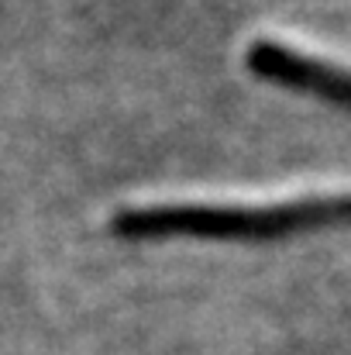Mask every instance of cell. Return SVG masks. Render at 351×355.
Instances as JSON below:
<instances>
[{"label":"cell","instance_id":"cell-1","mask_svg":"<svg viewBox=\"0 0 351 355\" xmlns=\"http://www.w3.org/2000/svg\"><path fill=\"white\" fill-rule=\"evenodd\" d=\"M248 66L269 80H282V83H293L300 90H314L334 104H345L351 107V73L348 69H338L331 62H321V59H310L289 45H279V42H255L248 49Z\"/></svg>","mask_w":351,"mask_h":355}]
</instances>
